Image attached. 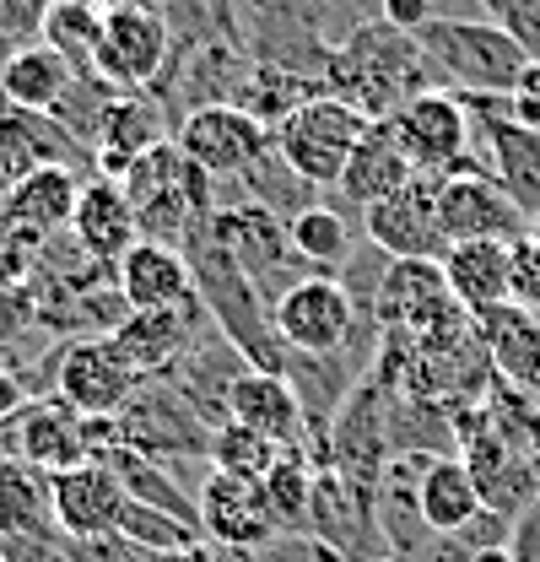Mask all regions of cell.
Here are the masks:
<instances>
[{"label":"cell","instance_id":"1","mask_svg":"<svg viewBox=\"0 0 540 562\" xmlns=\"http://www.w3.org/2000/svg\"><path fill=\"white\" fill-rule=\"evenodd\" d=\"M325 87L340 103H351L368 120H390L401 103H410L416 92L443 87L432 60L421 55L416 33H405L384 16H368L357 33H346L325 66Z\"/></svg>","mask_w":540,"mask_h":562},{"label":"cell","instance_id":"2","mask_svg":"<svg viewBox=\"0 0 540 562\" xmlns=\"http://www.w3.org/2000/svg\"><path fill=\"white\" fill-rule=\"evenodd\" d=\"M179 249H184V260H190V271H195V297L205 303L211 325L249 357V368L281 373L286 351H281V336H275L270 303L260 297V286L244 277V266L233 260V249L222 244V233H216V211L201 216V222L184 233Z\"/></svg>","mask_w":540,"mask_h":562},{"label":"cell","instance_id":"3","mask_svg":"<svg viewBox=\"0 0 540 562\" xmlns=\"http://www.w3.org/2000/svg\"><path fill=\"white\" fill-rule=\"evenodd\" d=\"M416 44L438 81L460 98H508L519 70L530 66V55L492 16H427L416 27Z\"/></svg>","mask_w":540,"mask_h":562},{"label":"cell","instance_id":"4","mask_svg":"<svg viewBox=\"0 0 540 562\" xmlns=\"http://www.w3.org/2000/svg\"><path fill=\"white\" fill-rule=\"evenodd\" d=\"M368 125H373V120L357 114L351 103H340L336 92H319V98H308L303 109H292V114L270 131V140H275V151L292 162V173H303L314 190H336Z\"/></svg>","mask_w":540,"mask_h":562},{"label":"cell","instance_id":"5","mask_svg":"<svg viewBox=\"0 0 540 562\" xmlns=\"http://www.w3.org/2000/svg\"><path fill=\"white\" fill-rule=\"evenodd\" d=\"M120 443H131L151 460H211V422L162 379V373H146L140 390L125 401V412L114 417Z\"/></svg>","mask_w":540,"mask_h":562},{"label":"cell","instance_id":"6","mask_svg":"<svg viewBox=\"0 0 540 562\" xmlns=\"http://www.w3.org/2000/svg\"><path fill=\"white\" fill-rule=\"evenodd\" d=\"M390 131L401 140L405 162L427 179H449L460 173L465 162H475L471 146H475V125H471V109L460 92L449 87H432V92H416L410 103H401L390 114Z\"/></svg>","mask_w":540,"mask_h":562},{"label":"cell","instance_id":"7","mask_svg":"<svg viewBox=\"0 0 540 562\" xmlns=\"http://www.w3.org/2000/svg\"><path fill=\"white\" fill-rule=\"evenodd\" d=\"M216 233H222V244L233 249V260L244 266V277L260 286V297H266L270 308L297 286V281L319 277L297 249H292V233H286V222L275 216V211L255 206V201H238V206H222L216 211Z\"/></svg>","mask_w":540,"mask_h":562},{"label":"cell","instance_id":"8","mask_svg":"<svg viewBox=\"0 0 540 562\" xmlns=\"http://www.w3.org/2000/svg\"><path fill=\"white\" fill-rule=\"evenodd\" d=\"M146 373H135V362L114 347V336H81L60 347V368H55V401H66L76 417L109 422L125 412Z\"/></svg>","mask_w":540,"mask_h":562},{"label":"cell","instance_id":"9","mask_svg":"<svg viewBox=\"0 0 540 562\" xmlns=\"http://www.w3.org/2000/svg\"><path fill=\"white\" fill-rule=\"evenodd\" d=\"M173 60V27L162 11H109L92 70L114 92H151Z\"/></svg>","mask_w":540,"mask_h":562},{"label":"cell","instance_id":"10","mask_svg":"<svg viewBox=\"0 0 540 562\" xmlns=\"http://www.w3.org/2000/svg\"><path fill=\"white\" fill-rule=\"evenodd\" d=\"M173 140L201 173H211L222 184V179H238L266 151L270 125L255 120L249 109H238V103H205V109H190L173 125Z\"/></svg>","mask_w":540,"mask_h":562},{"label":"cell","instance_id":"11","mask_svg":"<svg viewBox=\"0 0 540 562\" xmlns=\"http://www.w3.org/2000/svg\"><path fill=\"white\" fill-rule=\"evenodd\" d=\"M438 222H443V238L449 244H465V238H497V244H514L525 238L536 222L519 211V201L486 173L465 162L460 173L438 179Z\"/></svg>","mask_w":540,"mask_h":562},{"label":"cell","instance_id":"12","mask_svg":"<svg viewBox=\"0 0 540 562\" xmlns=\"http://www.w3.org/2000/svg\"><path fill=\"white\" fill-rule=\"evenodd\" d=\"M270 319H275L281 351H314V357H325V351H346V341L357 336V319L362 314H357V303L346 297V286L336 277H308L270 308Z\"/></svg>","mask_w":540,"mask_h":562},{"label":"cell","instance_id":"13","mask_svg":"<svg viewBox=\"0 0 540 562\" xmlns=\"http://www.w3.org/2000/svg\"><path fill=\"white\" fill-rule=\"evenodd\" d=\"M362 233L379 249H390L395 260H443L449 238L438 222V179H427V173L405 179L395 195L362 211Z\"/></svg>","mask_w":540,"mask_h":562},{"label":"cell","instance_id":"14","mask_svg":"<svg viewBox=\"0 0 540 562\" xmlns=\"http://www.w3.org/2000/svg\"><path fill=\"white\" fill-rule=\"evenodd\" d=\"M87 179H76V168L66 162H49V168H33L22 173L5 195H0V233L44 249L49 238L70 233V211H76V195H81Z\"/></svg>","mask_w":540,"mask_h":562},{"label":"cell","instance_id":"15","mask_svg":"<svg viewBox=\"0 0 540 562\" xmlns=\"http://www.w3.org/2000/svg\"><path fill=\"white\" fill-rule=\"evenodd\" d=\"M195 503H201V536L211 547L266 552V547L281 541L266 503H260V482H244V476H227V471H205Z\"/></svg>","mask_w":540,"mask_h":562},{"label":"cell","instance_id":"16","mask_svg":"<svg viewBox=\"0 0 540 562\" xmlns=\"http://www.w3.org/2000/svg\"><path fill=\"white\" fill-rule=\"evenodd\" d=\"M125 503H131V492L120 487V476L103 460H81L60 476H49V514H55L60 536H70V541L114 536Z\"/></svg>","mask_w":540,"mask_h":562},{"label":"cell","instance_id":"17","mask_svg":"<svg viewBox=\"0 0 540 562\" xmlns=\"http://www.w3.org/2000/svg\"><path fill=\"white\" fill-rule=\"evenodd\" d=\"M205 330H211V314L201 297H190L179 308H131V319L114 330V347L135 362V373H168Z\"/></svg>","mask_w":540,"mask_h":562},{"label":"cell","instance_id":"18","mask_svg":"<svg viewBox=\"0 0 540 562\" xmlns=\"http://www.w3.org/2000/svg\"><path fill=\"white\" fill-rule=\"evenodd\" d=\"M244 368H249V357L211 325V330H205L201 341L184 351L162 379H168V384H173V390H179L211 427H222V422L233 417V384L244 379Z\"/></svg>","mask_w":540,"mask_h":562},{"label":"cell","instance_id":"19","mask_svg":"<svg viewBox=\"0 0 540 562\" xmlns=\"http://www.w3.org/2000/svg\"><path fill=\"white\" fill-rule=\"evenodd\" d=\"M162 140H173L168 109H162L151 92H125V98H114V109L103 114V131L92 140V173L125 179L135 162H140L151 146H162Z\"/></svg>","mask_w":540,"mask_h":562},{"label":"cell","instance_id":"20","mask_svg":"<svg viewBox=\"0 0 540 562\" xmlns=\"http://www.w3.org/2000/svg\"><path fill=\"white\" fill-rule=\"evenodd\" d=\"M16 460L38 476H60L92 460V422L76 417L66 401H38L16 417Z\"/></svg>","mask_w":540,"mask_h":562},{"label":"cell","instance_id":"21","mask_svg":"<svg viewBox=\"0 0 540 562\" xmlns=\"http://www.w3.org/2000/svg\"><path fill=\"white\" fill-rule=\"evenodd\" d=\"M114 286L131 308H179L195 297V271H190L184 249L157 244V238H135L114 260Z\"/></svg>","mask_w":540,"mask_h":562},{"label":"cell","instance_id":"22","mask_svg":"<svg viewBox=\"0 0 540 562\" xmlns=\"http://www.w3.org/2000/svg\"><path fill=\"white\" fill-rule=\"evenodd\" d=\"M405 179H416V168L405 162L401 140L390 131V120H373L362 140H357V151H351V162H346V173H340L336 190H325L330 201L351 211V216H362L368 206H379L384 195H395Z\"/></svg>","mask_w":540,"mask_h":562},{"label":"cell","instance_id":"23","mask_svg":"<svg viewBox=\"0 0 540 562\" xmlns=\"http://www.w3.org/2000/svg\"><path fill=\"white\" fill-rule=\"evenodd\" d=\"M70 238H76L98 266H114L135 238H140V222H135V206L120 179L92 173V179L81 184L76 211H70Z\"/></svg>","mask_w":540,"mask_h":562},{"label":"cell","instance_id":"24","mask_svg":"<svg viewBox=\"0 0 540 562\" xmlns=\"http://www.w3.org/2000/svg\"><path fill=\"white\" fill-rule=\"evenodd\" d=\"M233 422L266 432L286 454H308V422H303V406H297V395L281 373L244 368V379L233 384Z\"/></svg>","mask_w":540,"mask_h":562},{"label":"cell","instance_id":"25","mask_svg":"<svg viewBox=\"0 0 540 562\" xmlns=\"http://www.w3.org/2000/svg\"><path fill=\"white\" fill-rule=\"evenodd\" d=\"M443 286L465 314H486L497 303H508V244L497 238H465L443 249Z\"/></svg>","mask_w":540,"mask_h":562},{"label":"cell","instance_id":"26","mask_svg":"<svg viewBox=\"0 0 540 562\" xmlns=\"http://www.w3.org/2000/svg\"><path fill=\"white\" fill-rule=\"evenodd\" d=\"M416 508L438 536H460L486 503H481V487H475L471 465L460 454H432L416 471Z\"/></svg>","mask_w":540,"mask_h":562},{"label":"cell","instance_id":"27","mask_svg":"<svg viewBox=\"0 0 540 562\" xmlns=\"http://www.w3.org/2000/svg\"><path fill=\"white\" fill-rule=\"evenodd\" d=\"M81 70L66 55H55L49 44H22L0 60V103L11 109H33V114H55V103L70 92Z\"/></svg>","mask_w":540,"mask_h":562},{"label":"cell","instance_id":"28","mask_svg":"<svg viewBox=\"0 0 540 562\" xmlns=\"http://www.w3.org/2000/svg\"><path fill=\"white\" fill-rule=\"evenodd\" d=\"M357 222H362V216H351L340 201L319 195L314 206H303L292 222H286V233H292V249H297V255H303L319 277H336L340 266L351 260V249L368 238Z\"/></svg>","mask_w":540,"mask_h":562},{"label":"cell","instance_id":"29","mask_svg":"<svg viewBox=\"0 0 540 562\" xmlns=\"http://www.w3.org/2000/svg\"><path fill=\"white\" fill-rule=\"evenodd\" d=\"M260 503H266L281 541H303L308 536V508H314V460L308 454H281L270 465V476H260Z\"/></svg>","mask_w":540,"mask_h":562},{"label":"cell","instance_id":"30","mask_svg":"<svg viewBox=\"0 0 540 562\" xmlns=\"http://www.w3.org/2000/svg\"><path fill=\"white\" fill-rule=\"evenodd\" d=\"M103 5L98 0H55L44 11V27H38V44H49L55 55H66L76 70H92L98 55V38H103Z\"/></svg>","mask_w":540,"mask_h":562},{"label":"cell","instance_id":"31","mask_svg":"<svg viewBox=\"0 0 540 562\" xmlns=\"http://www.w3.org/2000/svg\"><path fill=\"white\" fill-rule=\"evenodd\" d=\"M114 536H125L131 547L151 552V558H168V552H195V547L205 541L195 525H184V519H173V514H162V508H151V503H135V497L120 508Z\"/></svg>","mask_w":540,"mask_h":562},{"label":"cell","instance_id":"32","mask_svg":"<svg viewBox=\"0 0 540 562\" xmlns=\"http://www.w3.org/2000/svg\"><path fill=\"white\" fill-rule=\"evenodd\" d=\"M281 454H286L281 443H270L266 432H255V427H244V422H233V417L211 432V471H227V476H244V482L270 476V465Z\"/></svg>","mask_w":540,"mask_h":562},{"label":"cell","instance_id":"33","mask_svg":"<svg viewBox=\"0 0 540 562\" xmlns=\"http://www.w3.org/2000/svg\"><path fill=\"white\" fill-rule=\"evenodd\" d=\"M390 266H395V255H390V249H379L373 238H362V244L351 249V260L336 271V281L346 286V297L357 303V314H373L379 286H384V277H390Z\"/></svg>","mask_w":540,"mask_h":562},{"label":"cell","instance_id":"34","mask_svg":"<svg viewBox=\"0 0 540 562\" xmlns=\"http://www.w3.org/2000/svg\"><path fill=\"white\" fill-rule=\"evenodd\" d=\"M508 303H519L530 314L540 308V233L536 227L508 244Z\"/></svg>","mask_w":540,"mask_h":562},{"label":"cell","instance_id":"35","mask_svg":"<svg viewBox=\"0 0 540 562\" xmlns=\"http://www.w3.org/2000/svg\"><path fill=\"white\" fill-rule=\"evenodd\" d=\"M481 5L530 60H540V0H481Z\"/></svg>","mask_w":540,"mask_h":562},{"label":"cell","instance_id":"36","mask_svg":"<svg viewBox=\"0 0 540 562\" xmlns=\"http://www.w3.org/2000/svg\"><path fill=\"white\" fill-rule=\"evenodd\" d=\"M55 0H0V49H22V44H38V27H44V11Z\"/></svg>","mask_w":540,"mask_h":562},{"label":"cell","instance_id":"37","mask_svg":"<svg viewBox=\"0 0 540 562\" xmlns=\"http://www.w3.org/2000/svg\"><path fill=\"white\" fill-rule=\"evenodd\" d=\"M514 525H519V519H508V514H497V508H481L471 525L460 530V541H465L471 552H503V547L514 541Z\"/></svg>","mask_w":540,"mask_h":562},{"label":"cell","instance_id":"38","mask_svg":"<svg viewBox=\"0 0 540 562\" xmlns=\"http://www.w3.org/2000/svg\"><path fill=\"white\" fill-rule=\"evenodd\" d=\"M508 114L525 125V131H540V60L519 70V81H514V92H508Z\"/></svg>","mask_w":540,"mask_h":562},{"label":"cell","instance_id":"39","mask_svg":"<svg viewBox=\"0 0 540 562\" xmlns=\"http://www.w3.org/2000/svg\"><path fill=\"white\" fill-rule=\"evenodd\" d=\"M508 562H540V508H525L508 541Z\"/></svg>","mask_w":540,"mask_h":562},{"label":"cell","instance_id":"40","mask_svg":"<svg viewBox=\"0 0 540 562\" xmlns=\"http://www.w3.org/2000/svg\"><path fill=\"white\" fill-rule=\"evenodd\" d=\"M379 16H384V22H395V27H405V33H416V27L432 16V0H384V5H379Z\"/></svg>","mask_w":540,"mask_h":562},{"label":"cell","instance_id":"41","mask_svg":"<svg viewBox=\"0 0 540 562\" xmlns=\"http://www.w3.org/2000/svg\"><path fill=\"white\" fill-rule=\"evenodd\" d=\"M22 401H27V390H22V379L0 368V417H11V412H16Z\"/></svg>","mask_w":540,"mask_h":562},{"label":"cell","instance_id":"42","mask_svg":"<svg viewBox=\"0 0 540 562\" xmlns=\"http://www.w3.org/2000/svg\"><path fill=\"white\" fill-rule=\"evenodd\" d=\"M103 11H157L162 0H98Z\"/></svg>","mask_w":540,"mask_h":562},{"label":"cell","instance_id":"43","mask_svg":"<svg viewBox=\"0 0 540 562\" xmlns=\"http://www.w3.org/2000/svg\"><path fill=\"white\" fill-rule=\"evenodd\" d=\"M151 562H211V541H201L195 552H168V558H151Z\"/></svg>","mask_w":540,"mask_h":562},{"label":"cell","instance_id":"44","mask_svg":"<svg viewBox=\"0 0 540 562\" xmlns=\"http://www.w3.org/2000/svg\"><path fill=\"white\" fill-rule=\"evenodd\" d=\"M216 5H222V11L233 16V27H238V0H216Z\"/></svg>","mask_w":540,"mask_h":562},{"label":"cell","instance_id":"45","mask_svg":"<svg viewBox=\"0 0 540 562\" xmlns=\"http://www.w3.org/2000/svg\"><path fill=\"white\" fill-rule=\"evenodd\" d=\"M536 233H540V211H536Z\"/></svg>","mask_w":540,"mask_h":562},{"label":"cell","instance_id":"46","mask_svg":"<svg viewBox=\"0 0 540 562\" xmlns=\"http://www.w3.org/2000/svg\"><path fill=\"white\" fill-rule=\"evenodd\" d=\"M379 562H401V558H379Z\"/></svg>","mask_w":540,"mask_h":562},{"label":"cell","instance_id":"47","mask_svg":"<svg viewBox=\"0 0 540 562\" xmlns=\"http://www.w3.org/2000/svg\"><path fill=\"white\" fill-rule=\"evenodd\" d=\"M536 508H540V497H536Z\"/></svg>","mask_w":540,"mask_h":562},{"label":"cell","instance_id":"48","mask_svg":"<svg viewBox=\"0 0 540 562\" xmlns=\"http://www.w3.org/2000/svg\"><path fill=\"white\" fill-rule=\"evenodd\" d=\"M0 562H5V558H0Z\"/></svg>","mask_w":540,"mask_h":562}]
</instances>
